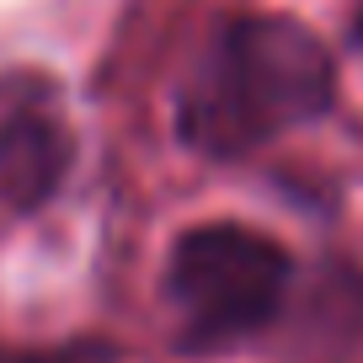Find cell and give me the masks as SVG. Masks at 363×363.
I'll list each match as a JSON object with an SVG mask.
<instances>
[{
  "label": "cell",
  "mask_w": 363,
  "mask_h": 363,
  "mask_svg": "<svg viewBox=\"0 0 363 363\" xmlns=\"http://www.w3.org/2000/svg\"><path fill=\"white\" fill-rule=\"evenodd\" d=\"M0 363H118V347L113 342H96V337H75V342H59V347L0 352Z\"/></svg>",
  "instance_id": "4"
},
{
  "label": "cell",
  "mask_w": 363,
  "mask_h": 363,
  "mask_svg": "<svg viewBox=\"0 0 363 363\" xmlns=\"http://www.w3.org/2000/svg\"><path fill=\"white\" fill-rule=\"evenodd\" d=\"M294 262L272 235L246 225H198L166 257V305L187 352H219L278 320Z\"/></svg>",
  "instance_id": "2"
},
{
  "label": "cell",
  "mask_w": 363,
  "mask_h": 363,
  "mask_svg": "<svg viewBox=\"0 0 363 363\" xmlns=\"http://www.w3.org/2000/svg\"><path fill=\"white\" fill-rule=\"evenodd\" d=\"M352 48H358V59H363V6H358V22H352Z\"/></svg>",
  "instance_id": "5"
},
{
  "label": "cell",
  "mask_w": 363,
  "mask_h": 363,
  "mask_svg": "<svg viewBox=\"0 0 363 363\" xmlns=\"http://www.w3.org/2000/svg\"><path fill=\"white\" fill-rule=\"evenodd\" d=\"M69 160H75V128L59 86L38 69L0 75V203L33 214L59 193Z\"/></svg>",
  "instance_id": "3"
},
{
  "label": "cell",
  "mask_w": 363,
  "mask_h": 363,
  "mask_svg": "<svg viewBox=\"0 0 363 363\" xmlns=\"http://www.w3.org/2000/svg\"><path fill=\"white\" fill-rule=\"evenodd\" d=\"M331 54L294 16H230L177 91V134L208 160H235L272 145L331 107Z\"/></svg>",
  "instance_id": "1"
}]
</instances>
